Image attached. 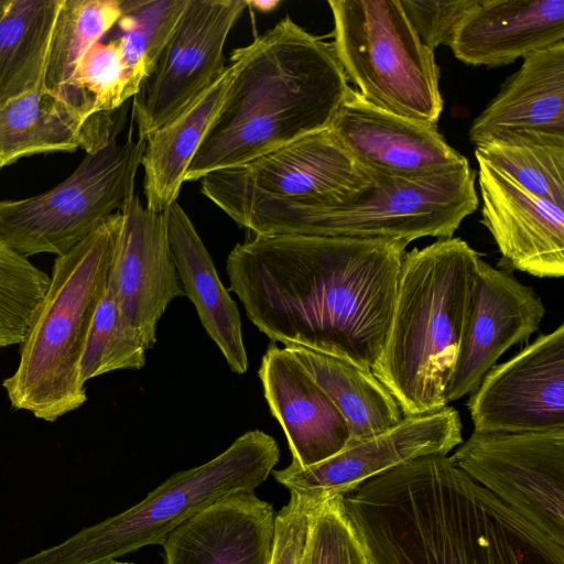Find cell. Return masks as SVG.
<instances>
[{
	"instance_id": "1",
	"label": "cell",
	"mask_w": 564,
	"mask_h": 564,
	"mask_svg": "<svg viewBox=\"0 0 564 564\" xmlns=\"http://www.w3.org/2000/svg\"><path fill=\"white\" fill-rule=\"evenodd\" d=\"M408 245L254 235L227 257L228 292L273 343L345 356L371 369L384 346Z\"/></svg>"
},
{
	"instance_id": "2",
	"label": "cell",
	"mask_w": 564,
	"mask_h": 564,
	"mask_svg": "<svg viewBox=\"0 0 564 564\" xmlns=\"http://www.w3.org/2000/svg\"><path fill=\"white\" fill-rule=\"evenodd\" d=\"M340 499L373 564H564V545L447 455L419 457Z\"/></svg>"
},
{
	"instance_id": "3",
	"label": "cell",
	"mask_w": 564,
	"mask_h": 564,
	"mask_svg": "<svg viewBox=\"0 0 564 564\" xmlns=\"http://www.w3.org/2000/svg\"><path fill=\"white\" fill-rule=\"evenodd\" d=\"M229 61L230 84L185 182L328 129L349 89L330 43L289 17Z\"/></svg>"
},
{
	"instance_id": "4",
	"label": "cell",
	"mask_w": 564,
	"mask_h": 564,
	"mask_svg": "<svg viewBox=\"0 0 564 564\" xmlns=\"http://www.w3.org/2000/svg\"><path fill=\"white\" fill-rule=\"evenodd\" d=\"M479 260L477 251L454 237L404 253L384 346L371 368L404 417L447 406Z\"/></svg>"
},
{
	"instance_id": "5",
	"label": "cell",
	"mask_w": 564,
	"mask_h": 564,
	"mask_svg": "<svg viewBox=\"0 0 564 564\" xmlns=\"http://www.w3.org/2000/svg\"><path fill=\"white\" fill-rule=\"evenodd\" d=\"M371 184L340 203H302L248 192L203 195L254 235H304L411 242L451 238L478 207L469 162L416 175L365 169Z\"/></svg>"
},
{
	"instance_id": "6",
	"label": "cell",
	"mask_w": 564,
	"mask_h": 564,
	"mask_svg": "<svg viewBox=\"0 0 564 564\" xmlns=\"http://www.w3.org/2000/svg\"><path fill=\"white\" fill-rule=\"evenodd\" d=\"M120 226L117 212L56 257L48 288L21 344L18 367L2 382L13 409L55 422L87 401L79 365L107 288Z\"/></svg>"
},
{
	"instance_id": "7",
	"label": "cell",
	"mask_w": 564,
	"mask_h": 564,
	"mask_svg": "<svg viewBox=\"0 0 564 564\" xmlns=\"http://www.w3.org/2000/svg\"><path fill=\"white\" fill-rule=\"evenodd\" d=\"M279 458L272 436L248 431L207 463L175 473L135 506L14 564H100L147 545H162L178 525L208 506L254 490Z\"/></svg>"
},
{
	"instance_id": "8",
	"label": "cell",
	"mask_w": 564,
	"mask_h": 564,
	"mask_svg": "<svg viewBox=\"0 0 564 564\" xmlns=\"http://www.w3.org/2000/svg\"><path fill=\"white\" fill-rule=\"evenodd\" d=\"M99 113L75 171L42 194L0 200V237L17 253L68 252L135 194L145 140L118 141L121 121Z\"/></svg>"
},
{
	"instance_id": "9",
	"label": "cell",
	"mask_w": 564,
	"mask_h": 564,
	"mask_svg": "<svg viewBox=\"0 0 564 564\" xmlns=\"http://www.w3.org/2000/svg\"><path fill=\"white\" fill-rule=\"evenodd\" d=\"M330 46L369 104L434 124L443 111L434 51L423 44L400 0H329Z\"/></svg>"
},
{
	"instance_id": "10",
	"label": "cell",
	"mask_w": 564,
	"mask_h": 564,
	"mask_svg": "<svg viewBox=\"0 0 564 564\" xmlns=\"http://www.w3.org/2000/svg\"><path fill=\"white\" fill-rule=\"evenodd\" d=\"M449 457L508 508L564 545V427L473 432Z\"/></svg>"
},
{
	"instance_id": "11",
	"label": "cell",
	"mask_w": 564,
	"mask_h": 564,
	"mask_svg": "<svg viewBox=\"0 0 564 564\" xmlns=\"http://www.w3.org/2000/svg\"><path fill=\"white\" fill-rule=\"evenodd\" d=\"M247 7V0H187L152 74L133 97L139 139L183 113L220 77L226 40Z\"/></svg>"
},
{
	"instance_id": "12",
	"label": "cell",
	"mask_w": 564,
	"mask_h": 564,
	"mask_svg": "<svg viewBox=\"0 0 564 564\" xmlns=\"http://www.w3.org/2000/svg\"><path fill=\"white\" fill-rule=\"evenodd\" d=\"M371 184L329 129L200 178V192H248L302 203H340Z\"/></svg>"
},
{
	"instance_id": "13",
	"label": "cell",
	"mask_w": 564,
	"mask_h": 564,
	"mask_svg": "<svg viewBox=\"0 0 564 564\" xmlns=\"http://www.w3.org/2000/svg\"><path fill=\"white\" fill-rule=\"evenodd\" d=\"M458 411H440L404 417L395 426L345 446L335 455L311 466L290 464L272 470L290 492L315 501L345 496L365 481L419 457L447 455L463 443Z\"/></svg>"
},
{
	"instance_id": "14",
	"label": "cell",
	"mask_w": 564,
	"mask_h": 564,
	"mask_svg": "<svg viewBox=\"0 0 564 564\" xmlns=\"http://www.w3.org/2000/svg\"><path fill=\"white\" fill-rule=\"evenodd\" d=\"M467 408L478 433L564 427V324L491 367Z\"/></svg>"
},
{
	"instance_id": "15",
	"label": "cell",
	"mask_w": 564,
	"mask_h": 564,
	"mask_svg": "<svg viewBox=\"0 0 564 564\" xmlns=\"http://www.w3.org/2000/svg\"><path fill=\"white\" fill-rule=\"evenodd\" d=\"M120 214L107 284L124 318L151 349L169 304L185 292L170 250L165 210H149L134 194Z\"/></svg>"
},
{
	"instance_id": "16",
	"label": "cell",
	"mask_w": 564,
	"mask_h": 564,
	"mask_svg": "<svg viewBox=\"0 0 564 564\" xmlns=\"http://www.w3.org/2000/svg\"><path fill=\"white\" fill-rule=\"evenodd\" d=\"M481 223L501 254L498 267L538 278L564 275V207L523 189L477 158Z\"/></svg>"
},
{
	"instance_id": "17",
	"label": "cell",
	"mask_w": 564,
	"mask_h": 564,
	"mask_svg": "<svg viewBox=\"0 0 564 564\" xmlns=\"http://www.w3.org/2000/svg\"><path fill=\"white\" fill-rule=\"evenodd\" d=\"M544 315L542 300L530 286L480 259L471 312L445 394L447 405L470 394L503 352L538 332Z\"/></svg>"
},
{
	"instance_id": "18",
	"label": "cell",
	"mask_w": 564,
	"mask_h": 564,
	"mask_svg": "<svg viewBox=\"0 0 564 564\" xmlns=\"http://www.w3.org/2000/svg\"><path fill=\"white\" fill-rule=\"evenodd\" d=\"M328 129L364 169L416 175L468 163L436 126L376 107L351 87Z\"/></svg>"
},
{
	"instance_id": "19",
	"label": "cell",
	"mask_w": 564,
	"mask_h": 564,
	"mask_svg": "<svg viewBox=\"0 0 564 564\" xmlns=\"http://www.w3.org/2000/svg\"><path fill=\"white\" fill-rule=\"evenodd\" d=\"M258 375L269 409L288 438L292 464L311 466L346 446L349 431L343 415L288 349L269 345Z\"/></svg>"
},
{
	"instance_id": "20",
	"label": "cell",
	"mask_w": 564,
	"mask_h": 564,
	"mask_svg": "<svg viewBox=\"0 0 564 564\" xmlns=\"http://www.w3.org/2000/svg\"><path fill=\"white\" fill-rule=\"evenodd\" d=\"M274 517L253 490L229 495L169 534L165 564H270Z\"/></svg>"
},
{
	"instance_id": "21",
	"label": "cell",
	"mask_w": 564,
	"mask_h": 564,
	"mask_svg": "<svg viewBox=\"0 0 564 564\" xmlns=\"http://www.w3.org/2000/svg\"><path fill=\"white\" fill-rule=\"evenodd\" d=\"M564 43V0H479L449 45L471 66H505Z\"/></svg>"
},
{
	"instance_id": "22",
	"label": "cell",
	"mask_w": 564,
	"mask_h": 564,
	"mask_svg": "<svg viewBox=\"0 0 564 564\" xmlns=\"http://www.w3.org/2000/svg\"><path fill=\"white\" fill-rule=\"evenodd\" d=\"M525 132L564 137V43L525 56L473 121L468 139L477 147Z\"/></svg>"
},
{
	"instance_id": "23",
	"label": "cell",
	"mask_w": 564,
	"mask_h": 564,
	"mask_svg": "<svg viewBox=\"0 0 564 564\" xmlns=\"http://www.w3.org/2000/svg\"><path fill=\"white\" fill-rule=\"evenodd\" d=\"M165 215L170 250L185 295L230 370L243 375L248 356L238 306L223 285L207 248L183 207L174 202Z\"/></svg>"
},
{
	"instance_id": "24",
	"label": "cell",
	"mask_w": 564,
	"mask_h": 564,
	"mask_svg": "<svg viewBox=\"0 0 564 564\" xmlns=\"http://www.w3.org/2000/svg\"><path fill=\"white\" fill-rule=\"evenodd\" d=\"M234 74L229 61L220 77L183 113L145 140L141 160L145 207L166 210L180 194L197 150L220 109Z\"/></svg>"
},
{
	"instance_id": "25",
	"label": "cell",
	"mask_w": 564,
	"mask_h": 564,
	"mask_svg": "<svg viewBox=\"0 0 564 564\" xmlns=\"http://www.w3.org/2000/svg\"><path fill=\"white\" fill-rule=\"evenodd\" d=\"M326 392L343 415L350 445L378 435L404 416L371 369L348 357L301 345L284 346Z\"/></svg>"
},
{
	"instance_id": "26",
	"label": "cell",
	"mask_w": 564,
	"mask_h": 564,
	"mask_svg": "<svg viewBox=\"0 0 564 564\" xmlns=\"http://www.w3.org/2000/svg\"><path fill=\"white\" fill-rule=\"evenodd\" d=\"M93 118L45 87L0 107V169L34 154L86 148Z\"/></svg>"
},
{
	"instance_id": "27",
	"label": "cell",
	"mask_w": 564,
	"mask_h": 564,
	"mask_svg": "<svg viewBox=\"0 0 564 564\" xmlns=\"http://www.w3.org/2000/svg\"><path fill=\"white\" fill-rule=\"evenodd\" d=\"M62 1H8L0 18V107L45 87L50 46Z\"/></svg>"
},
{
	"instance_id": "28",
	"label": "cell",
	"mask_w": 564,
	"mask_h": 564,
	"mask_svg": "<svg viewBox=\"0 0 564 564\" xmlns=\"http://www.w3.org/2000/svg\"><path fill=\"white\" fill-rule=\"evenodd\" d=\"M121 13V0L62 1L47 59V90L86 110L74 89L76 67L85 53L117 24Z\"/></svg>"
},
{
	"instance_id": "29",
	"label": "cell",
	"mask_w": 564,
	"mask_h": 564,
	"mask_svg": "<svg viewBox=\"0 0 564 564\" xmlns=\"http://www.w3.org/2000/svg\"><path fill=\"white\" fill-rule=\"evenodd\" d=\"M481 158L531 194L564 207V137L514 133L475 147Z\"/></svg>"
},
{
	"instance_id": "30",
	"label": "cell",
	"mask_w": 564,
	"mask_h": 564,
	"mask_svg": "<svg viewBox=\"0 0 564 564\" xmlns=\"http://www.w3.org/2000/svg\"><path fill=\"white\" fill-rule=\"evenodd\" d=\"M186 3L187 0H121L122 13L116 24L120 34L116 40L137 94L152 74Z\"/></svg>"
},
{
	"instance_id": "31",
	"label": "cell",
	"mask_w": 564,
	"mask_h": 564,
	"mask_svg": "<svg viewBox=\"0 0 564 564\" xmlns=\"http://www.w3.org/2000/svg\"><path fill=\"white\" fill-rule=\"evenodd\" d=\"M148 348L139 333L122 315L107 284L90 324L79 365V376L88 380L115 371L138 370L145 365Z\"/></svg>"
},
{
	"instance_id": "32",
	"label": "cell",
	"mask_w": 564,
	"mask_h": 564,
	"mask_svg": "<svg viewBox=\"0 0 564 564\" xmlns=\"http://www.w3.org/2000/svg\"><path fill=\"white\" fill-rule=\"evenodd\" d=\"M50 284V275L0 237V349L21 345Z\"/></svg>"
},
{
	"instance_id": "33",
	"label": "cell",
	"mask_w": 564,
	"mask_h": 564,
	"mask_svg": "<svg viewBox=\"0 0 564 564\" xmlns=\"http://www.w3.org/2000/svg\"><path fill=\"white\" fill-rule=\"evenodd\" d=\"M78 101L91 116L112 112L137 95L116 39L94 44L74 74Z\"/></svg>"
},
{
	"instance_id": "34",
	"label": "cell",
	"mask_w": 564,
	"mask_h": 564,
	"mask_svg": "<svg viewBox=\"0 0 564 564\" xmlns=\"http://www.w3.org/2000/svg\"><path fill=\"white\" fill-rule=\"evenodd\" d=\"M299 564H373L340 496L317 507Z\"/></svg>"
},
{
	"instance_id": "35",
	"label": "cell",
	"mask_w": 564,
	"mask_h": 564,
	"mask_svg": "<svg viewBox=\"0 0 564 564\" xmlns=\"http://www.w3.org/2000/svg\"><path fill=\"white\" fill-rule=\"evenodd\" d=\"M419 37L430 50L449 46L465 15L479 0H400Z\"/></svg>"
},
{
	"instance_id": "36",
	"label": "cell",
	"mask_w": 564,
	"mask_h": 564,
	"mask_svg": "<svg viewBox=\"0 0 564 564\" xmlns=\"http://www.w3.org/2000/svg\"><path fill=\"white\" fill-rule=\"evenodd\" d=\"M323 501L292 494L290 501L274 517L270 564H299L313 516Z\"/></svg>"
},
{
	"instance_id": "37",
	"label": "cell",
	"mask_w": 564,
	"mask_h": 564,
	"mask_svg": "<svg viewBox=\"0 0 564 564\" xmlns=\"http://www.w3.org/2000/svg\"><path fill=\"white\" fill-rule=\"evenodd\" d=\"M248 7H251L252 9L260 11V12H270L276 9L280 4V0H247Z\"/></svg>"
},
{
	"instance_id": "38",
	"label": "cell",
	"mask_w": 564,
	"mask_h": 564,
	"mask_svg": "<svg viewBox=\"0 0 564 564\" xmlns=\"http://www.w3.org/2000/svg\"><path fill=\"white\" fill-rule=\"evenodd\" d=\"M9 0H0V18L3 14Z\"/></svg>"
},
{
	"instance_id": "39",
	"label": "cell",
	"mask_w": 564,
	"mask_h": 564,
	"mask_svg": "<svg viewBox=\"0 0 564 564\" xmlns=\"http://www.w3.org/2000/svg\"><path fill=\"white\" fill-rule=\"evenodd\" d=\"M100 564H133V563L119 562L117 560H112V561L104 562V563H100Z\"/></svg>"
}]
</instances>
